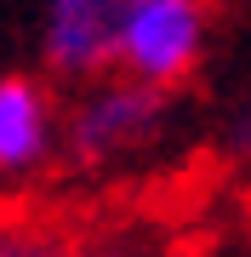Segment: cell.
Returning <instances> with one entry per match:
<instances>
[{"mask_svg":"<svg viewBox=\"0 0 251 257\" xmlns=\"http://www.w3.org/2000/svg\"><path fill=\"white\" fill-rule=\"evenodd\" d=\"M131 0H46L40 57L57 80H97L114 69L120 18Z\"/></svg>","mask_w":251,"mask_h":257,"instance_id":"3957f363","label":"cell"},{"mask_svg":"<svg viewBox=\"0 0 251 257\" xmlns=\"http://www.w3.org/2000/svg\"><path fill=\"white\" fill-rule=\"evenodd\" d=\"M0 257H86V246L46 211H0Z\"/></svg>","mask_w":251,"mask_h":257,"instance_id":"5b68a950","label":"cell"},{"mask_svg":"<svg viewBox=\"0 0 251 257\" xmlns=\"http://www.w3.org/2000/svg\"><path fill=\"white\" fill-rule=\"evenodd\" d=\"M228 149H234V160H245L251 166V97L234 109V120H228Z\"/></svg>","mask_w":251,"mask_h":257,"instance_id":"52a82bcc","label":"cell"},{"mask_svg":"<svg viewBox=\"0 0 251 257\" xmlns=\"http://www.w3.org/2000/svg\"><path fill=\"white\" fill-rule=\"evenodd\" d=\"M63 149V114L35 74H0V183H29Z\"/></svg>","mask_w":251,"mask_h":257,"instance_id":"277c9868","label":"cell"},{"mask_svg":"<svg viewBox=\"0 0 251 257\" xmlns=\"http://www.w3.org/2000/svg\"><path fill=\"white\" fill-rule=\"evenodd\" d=\"M171 126V92L149 80H131V74L109 69L97 80H80V97L69 103L63 114V155L80 172H109V166H126L137 155L166 138Z\"/></svg>","mask_w":251,"mask_h":257,"instance_id":"6da1fadb","label":"cell"},{"mask_svg":"<svg viewBox=\"0 0 251 257\" xmlns=\"http://www.w3.org/2000/svg\"><path fill=\"white\" fill-rule=\"evenodd\" d=\"M86 257H154V246H143V240H131V234H109V240H92Z\"/></svg>","mask_w":251,"mask_h":257,"instance_id":"8992f818","label":"cell"},{"mask_svg":"<svg viewBox=\"0 0 251 257\" xmlns=\"http://www.w3.org/2000/svg\"><path fill=\"white\" fill-rule=\"evenodd\" d=\"M211 46V0H131L120 18L114 69L149 86H183Z\"/></svg>","mask_w":251,"mask_h":257,"instance_id":"7a4b0ae2","label":"cell"}]
</instances>
